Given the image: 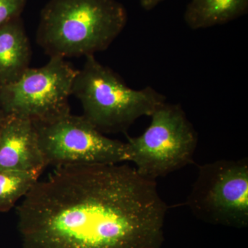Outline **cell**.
I'll return each instance as SVG.
<instances>
[{
    "mask_svg": "<svg viewBox=\"0 0 248 248\" xmlns=\"http://www.w3.org/2000/svg\"><path fill=\"white\" fill-rule=\"evenodd\" d=\"M168 205L126 164L56 167L17 207L22 248H161Z\"/></svg>",
    "mask_w": 248,
    "mask_h": 248,
    "instance_id": "6da1fadb",
    "label": "cell"
},
{
    "mask_svg": "<svg viewBox=\"0 0 248 248\" xmlns=\"http://www.w3.org/2000/svg\"><path fill=\"white\" fill-rule=\"evenodd\" d=\"M127 21L117 0H50L41 13L37 42L50 58H86L107 50Z\"/></svg>",
    "mask_w": 248,
    "mask_h": 248,
    "instance_id": "7a4b0ae2",
    "label": "cell"
},
{
    "mask_svg": "<svg viewBox=\"0 0 248 248\" xmlns=\"http://www.w3.org/2000/svg\"><path fill=\"white\" fill-rule=\"evenodd\" d=\"M72 94L81 103L83 116L102 133H125L139 118L151 117L166 102L164 94L151 86L128 87L94 55L86 57L84 66L77 71Z\"/></svg>",
    "mask_w": 248,
    "mask_h": 248,
    "instance_id": "3957f363",
    "label": "cell"
},
{
    "mask_svg": "<svg viewBox=\"0 0 248 248\" xmlns=\"http://www.w3.org/2000/svg\"><path fill=\"white\" fill-rule=\"evenodd\" d=\"M138 137L127 136L129 161L143 177L156 181L193 162L198 135L182 106L165 102Z\"/></svg>",
    "mask_w": 248,
    "mask_h": 248,
    "instance_id": "277c9868",
    "label": "cell"
},
{
    "mask_svg": "<svg viewBox=\"0 0 248 248\" xmlns=\"http://www.w3.org/2000/svg\"><path fill=\"white\" fill-rule=\"evenodd\" d=\"M77 71L66 59L52 57L43 66L29 68L14 82L0 86V108L6 115L34 124L68 115Z\"/></svg>",
    "mask_w": 248,
    "mask_h": 248,
    "instance_id": "5b68a950",
    "label": "cell"
},
{
    "mask_svg": "<svg viewBox=\"0 0 248 248\" xmlns=\"http://www.w3.org/2000/svg\"><path fill=\"white\" fill-rule=\"evenodd\" d=\"M186 204L197 218L206 223L247 227V158L218 160L200 166Z\"/></svg>",
    "mask_w": 248,
    "mask_h": 248,
    "instance_id": "8992f818",
    "label": "cell"
},
{
    "mask_svg": "<svg viewBox=\"0 0 248 248\" xmlns=\"http://www.w3.org/2000/svg\"><path fill=\"white\" fill-rule=\"evenodd\" d=\"M47 166L117 164L129 161L128 145L107 138L84 116L35 124Z\"/></svg>",
    "mask_w": 248,
    "mask_h": 248,
    "instance_id": "52a82bcc",
    "label": "cell"
},
{
    "mask_svg": "<svg viewBox=\"0 0 248 248\" xmlns=\"http://www.w3.org/2000/svg\"><path fill=\"white\" fill-rule=\"evenodd\" d=\"M46 167L35 124L6 115L0 125V170L42 172Z\"/></svg>",
    "mask_w": 248,
    "mask_h": 248,
    "instance_id": "ba28073f",
    "label": "cell"
},
{
    "mask_svg": "<svg viewBox=\"0 0 248 248\" xmlns=\"http://www.w3.org/2000/svg\"><path fill=\"white\" fill-rule=\"evenodd\" d=\"M31 47L19 18L0 27V86L19 79L30 68Z\"/></svg>",
    "mask_w": 248,
    "mask_h": 248,
    "instance_id": "9c48e42d",
    "label": "cell"
},
{
    "mask_svg": "<svg viewBox=\"0 0 248 248\" xmlns=\"http://www.w3.org/2000/svg\"><path fill=\"white\" fill-rule=\"evenodd\" d=\"M248 0H191L184 21L192 30L222 25L247 14Z\"/></svg>",
    "mask_w": 248,
    "mask_h": 248,
    "instance_id": "30bf717a",
    "label": "cell"
},
{
    "mask_svg": "<svg viewBox=\"0 0 248 248\" xmlns=\"http://www.w3.org/2000/svg\"><path fill=\"white\" fill-rule=\"evenodd\" d=\"M41 173L0 170V212L7 211L24 198L39 180Z\"/></svg>",
    "mask_w": 248,
    "mask_h": 248,
    "instance_id": "8fae6325",
    "label": "cell"
},
{
    "mask_svg": "<svg viewBox=\"0 0 248 248\" xmlns=\"http://www.w3.org/2000/svg\"><path fill=\"white\" fill-rule=\"evenodd\" d=\"M26 0H0V27L19 17Z\"/></svg>",
    "mask_w": 248,
    "mask_h": 248,
    "instance_id": "7c38bea8",
    "label": "cell"
},
{
    "mask_svg": "<svg viewBox=\"0 0 248 248\" xmlns=\"http://www.w3.org/2000/svg\"><path fill=\"white\" fill-rule=\"evenodd\" d=\"M141 7L146 11H151L164 0H140Z\"/></svg>",
    "mask_w": 248,
    "mask_h": 248,
    "instance_id": "4fadbf2b",
    "label": "cell"
},
{
    "mask_svg": "<svg viewBox=\"0 0 248 248\" xmlns=\"http://www.w3.org/2000/svg\"><path fill=\"white\" fill-rule=\"evenodd\" d=\"M5 117H6V115H5L4 112H3V110L0 108V125L4 122Z\"/></svg>",
    "mask_w": 248,
    "mask_h": 248,
    "instance_id": "5bb4252c",
    "label": "cell"
}]
</instances>
